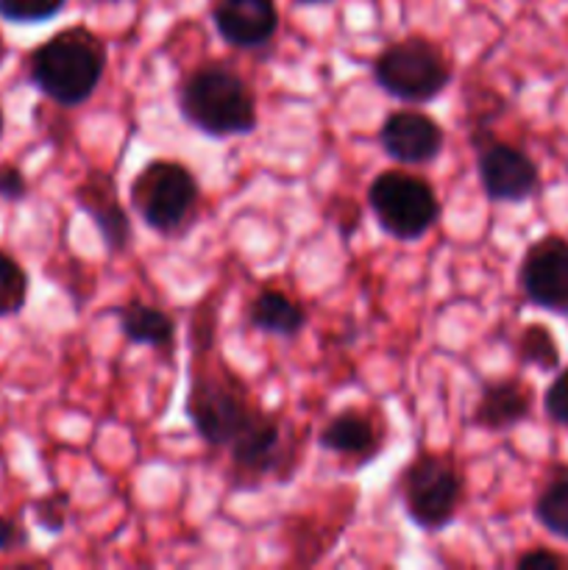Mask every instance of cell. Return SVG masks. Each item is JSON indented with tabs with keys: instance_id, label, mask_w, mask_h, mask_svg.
Segmentation results:
<instances>
[{
	"instance_id": "obj_1",
	"label": "cell",
	"mask_w": 568,
	"mask_h": 570,
	"mask_svg": "<svg viewBox=\"0 0 568 570\" xmlns=\"http://www.w3.org/2000/svg\"><path fill=\"white\" fill-rule=\"evenodd\" d=\"M178 109L206 137H237L256 128V98L228 65L195 67L178 87Z\"/></svg>"
},
{
	"instance_id": "obj_2",
	"label": "cell",
	"mask_w": 568,
	"mask_h": 570,
	"mask_svg": "<svg viewBox=\"0 0 568 570\" xmlns=\"http://www.w3.org/2000/svg\"><path fill=\"white\" fill-rule=\"evenodd\" d=\"M106 70V48L89 28L59 31L31 56V81L59 106H81L92 98Z\"/></svg>"
},
{
	"instance_id": "obj_3",
	"label": "cell",
	"mask_w": 568,
	"mask_h": 570,
	"mask_svg": "<svg viewBox=\"0 0 568 570\" xmlns=\"http://www.w3.org/2000/svg\"><path fill=\"white\" fill-rule=\"evenodd\" d=\"M373 81L395 100L429 104L451 83V61L432 39L407 37L373 59Z\"/></svg>"
},
{
	"instance_id": "obj_4",
	"label": "cell",
	"mask_w": 568,
	"mask_h": 570,
	"mask_svg": "<svg viewBox=\"0 0 568 570\" xmlns=\"http://www.w3.org/2000/svg\"><path fill=\"white\" fill-rule=\"evenodd\" d=\"M184 410L195 432L209 445H232V440L256 415L243 379L226 367L193 373Z\"/></svg>"
},
{
	"instance_id": "obj_5",
	"label": "cell",
	"mask_w": 568,
	"mask_h": 570,
	"mask_svg": "<svg viewBox=\"0 0 568 570\" xmlns=\"http://www.w3.org/2000/svg\"><path fill=\"white\" fill-rule=\"evenodd\" d=\"M399 490L410 521L427 532L449 527L466 499L460 468L440 454L415 456L401 473Z\"/></svg>"
},
{
	"instance_id": "obj_6",
	"label": "cell",
	"mask_w": 568,
	"mask_h": 570,
	"mask_svg": "<svg viewBox=\"0 0 568 570\" xmlns=\"http://www.w3.org/2000/svg\"><path fill=\"white\" fill-rule=\"evenodd\" d=\"M368 206L390 237L421 239L440 217V200L427 178L407 170H384L368 187Z\"/></svg>"
},
{
	"instance_id": "obj_7",
	"label": "cell",
	"mask_w": 568,
	"mask_h": 570,
	"mask_svg": "<svg viewBox=\"0 0 568 570\" xmlns=\"http://www.w3.org/2000/svg\"><path fill=\"white\" fill-rule=\"evenodd\" d=\"M131 206L148 228L176 234L198 206V181L182 161H148L131 181Z\"/></svg>"
},
{
	"instance_id": "obj_8",
	"label": "cell",
	"mask_w": 568,
	"mask_h": 570,
	"mask_svg": "<svg viewBox=\"0 0 568 570\" xmlns=\"http://www.w3.org/2000/svg\"><path fill=\"white\" fill-rule=\"evenodd\" d=\"M523 298L551 315H568V239L546 234L535 239L518 267Z\"/></svg>"
},
{
	"instance_id": "obj_9",
	"label": "cell",
	"mask_w": 568,
	"mask_h": 570,
	"mask_svg": "<svg viewBox=\"0 0 568 570\" xmlns=\"http://www.w3.org/2000/svg\"><path fill=\"white\" fill-rule=\"evenodd\" d=\"M477 170L484 195L499 204H523L540 189V170L532 156L493 137L477 142Z\"/></svg>"
},
{
	"instance_id": "obj_10",
	"label": "cell",
	"mask_w": 568,
	"mask_h": 570,
	"mask_svg": "<svg viewBox=\"0 0 568 570\" xmlns=\"http://www.w3.org/2000/svg\"><path fill=\"white\" fill-rule=\"evenodd\" d=\"M379 142L384 154L407 167L429 165L443 154L445 134L434 117L415 109L390 111L379 128Z\"/></svg>"
},
{
	"instance_id": "obj_11",
	"label": "cell",
	"mask_w": 568,
	"mask_h": 570,
	"mask_svg": "<svg viewBox=\"0 0 568 570\" xmlns=\"http://www.w3.org/2000/svg\"><path fill=\"white\" fill-rule=\"evenodd\" d=\"M212 22L234 48H262L276 33L278 9L273 0H217Z\"/></svg>"
},
{
	"instance_id": "obj_12",
	"label": "cell",
	"mask_w": 568,
	"mask_h": 570,
	"mask_svg": "<svg viewBox=\"0 0 568 570\" xmlns=\"http://www.w3.org/2000/svg\"><path fill=\"white\" fill-rule=\"evenodd\" d=\"M76 200L78 206L92 217L100 237H104L106 248L120 254L128 245V239H131V223H128L126 209H123L120 198H117L115 181L98 170L89 173L87 181L78 187Z\"/></svg>"
},
{
	"instance_id": "obj_13",
	"label": "cell",
	"mask_w": 568,
	"mask_h": 570,
	"mask_svg": "<svg viewBox=\"0 0 568 570\" xmlns=\"http://www.w3.org/2000/svg\"><path fill=\"white\" fill-rule=\"evenodd\" d=\"M532 387L521 379H496L488 382L479 393L477 406H473V423L488 432H507L518 426L532 412Z\"/></svg>"
},
{
	"instance_id": "obj_14",
	"label": "cell",
	"mask_w": 568,
	"mask_h": 570,
	"mask_svg": "<svg viewBox=\"0 0 568 570\" xmlns=\"http://www.w3.org/2000/svg\"><path fill=\"white\" fill-rule=\"evenodd\" d=\"M382 429L376 426L371 415L360 410H343L321 429V449L332 451L337 456H349V460L368 462L371 456L379 454L382 449Z\"/></svg>"
},
{
	"instance_id": "obj_15",
	"label": "cell",
	"mask_w": 568,
	"mask_h": 570,
	"mask_svg": "<svg viewBox=\"0 0 568 570\" xmlns=\"http://www.w3.org/2000/svg\"><path fill=\"white\" fill-rule=\"evenodd\" d=\"M278 443H282V429H278V423L273 417L256 412L248 426L232 440L228 449H232V460L239 471L259 476V473L271 471L276 465Z\"/></svg>"
},
{
	"instance_id": "obj_16",
	"label": "cell",
	"mask_w": 568,
	"mask_h": 570,
	"mask_svg": "<svg viewBox=\"0 0 568 570\" xmlns=\"http://www.w3.org/2000/svg\"><path fill=\"white\" fill-rule=\"evenodd\" d=\"M248 323L256 332L273 334V337H295L304 332L306 315L290 295L278 293V289H265L251 301Z\"/></svg>"
},
{
	"instance_id": "obj_17",
	"label": "cell",
	"mask_w": 568,
	"mask_h": 570,
	"mask_svg": "<svg viewBox=\"0 0 568 570\" xmlns=\"http://www.w3.org/2000/svg\"><path fill=\"white\" fill-rule=\"evenodd\" d=\"M120 328L128 343L150 345V348H170L173 340H176L173 317L156 306L143 304V301H131V304L123 306Z\"/></svg>"
},
{
	"instance_id": "obj_18",
	"label": "cell",
	"mask_w": 568,
	"mask_h": 570,
	"mask_svg": "<svg viewBox=\"0 0 568 570\" xmlns=\"http://www.w3.org/2000/svg\"><path fill=\"white\" fill-rule=\"evenodd\" d=\"M535 521L568 543V465H557L535 499Z\"/></svg>"
},
{
	"instance_id": "obj_19",
	"label": "cell",
	"mask_w": 568,
	"mask_h": 570,
	"mask_svg": "<svg viewBox=\"0 0 568 570\" xmlns=\"http://www.w3.org/2000/svg\"><path fill=\"white\" fill-rule=\"evenodd\" d=\"M518 360L521 365L538 367V371H557L560 367V348L551 334L549 326L543 323H529L521 334H518Z\"/></svg>"
},
{
	"instance_id": "obj_20",
	"label": "cell",
	"mask_w": 568,
	"mask_h": 570,
	"mask_svg": "<svg viewBox=\"0 0 568 570\" xmlns=\"http://www.w3.org/2000/svg\"><path fill=\"white\" fill-rule=\"evenodd\" d=\"M28 295V276L9 254L0 250V317L22 309Z\"/></svg>"
},
{
	"instance_id": "obj_21",
	"label": "cell",
	"mask_w": 568,
	"mask_h": 570,
	"mask_svg": "<svg viewBox=\"0 0 568 570\" xmlns=\"http://www.w3.org/2000/svg\"><path fill=\"white\" fill-rule=\"evenodd\" d=\"M65 6L67 0H0V17L9 22H45Z\"/></svg>"
},
{
	"instance_id": "obj_22",
	"label": "cell",
	"mask_w": 568,
	"mask_h": 570,
	"mask_svg": "<svg viewBox=\"0 0 568 570\" xmlns=\"http://www.w3.org/2000/svg\"><path fill=\"white\" fill-rule=\"evenodd\" d=\"M543 412L549 415V421H555L557 426L568 429V365L551 379V384L543 393Z\"/></svg>"
},
{
	"instance_id": "obj_23",
	"label": "cell",
	"mask_w": 568,
	"mask_h": 570,
	"mask_svg": "<svg viewBox=\"0 0 568 570\" xmlns=\"http://www.w3.org/2000/svg\"><path fill=\"white\" fill-rule=\"evenodd\" d=\"M33 512H37V521L45 532H53V534L61 532L67 523V495L53 493L48 495V499L37 501Z\"/></svg>"
},
{
	"instance_id": "obj_24",
	"label": "cell",
	"mask_w": 568,
	"mask_h": 570,
	"mask_svg": "<svg viewBox=\"0 0 568 570\" xmlns=\"http://www.w3.org/2000/svg\"><path fill=\"white\" fill-rule=\"evenodd\" d=\"M518 570H562L568 568V557L557 554L551 549H532L523 551L521 557L516 560Z\"/></svg>"
},
{
	"instance_id": "obj_25",
	"label": "cell",
	"mask_w": 568,
	"mask_h": 570,
	"mask_svg": "<svg viewBox=\"0 0 568 570\" xmlns=\"http://www.w3.org/2000/svg\"><path fill=\"white\" fill-rule=\"evenodd\" d=\"M28 193V181L17 167L11 165H0V198L9 200H20L26 198Z\"/></svg>"
},
{
	"instance_id": "obj_26",
	"label": "cell",
	"mask_w": 568,
	"mask_h": 570,
	"mask_svg": "<svg viewBox=\"0 0 568 570\" xmlns=\"http://www.w3.org/2000/svg\"><path fill=\"white\" fill-rule=\"evenodd\" d=\"M22 543H26V532L20 529V523L0 518V551H14Z\"/></svg>"
},
{
	"instance_id": "obj_27",
	"label": "cell",
	"mask_w": 568,
	"mask_h": 570,
	"mask_svg": "<svg viewBox=\"0 0 568 570\" xmlns=\"http://www.w3.org/2000/svg\"><path fill=\"white\" fill-rule=\"evenodd\" d=\"M301 6H323V3H334V0H295Z\"/></svg>"
},
{
	"instance_id": "obj_28",
	"label": "cell",
	"mask_w": 568,
	"mask_h": 570,
	"mask_svg": "<svg viewBox=\"0 0 568 570\" xmlns=\"http://www.w3.org/2000/svg\"><path fill=\"white\" fill-rule=\"evenodd\" d=\"M0 134H3V115H0Z\"/></svg>"
},
{
	"instance_id": "obj_29",
	"label": "cell",
	"mask_w": 568,
	"mask_h": 570,
	"mask_svg": "<svg viewBox=\"0 0 568 570\" xmlns=\"http://www.w3.org/2000/svg\"><path fill=\"white\" fill-rule=\"evenodd\" d=\"M0 61H3V48H0Z\"/></svg>"
}]
</instances>
